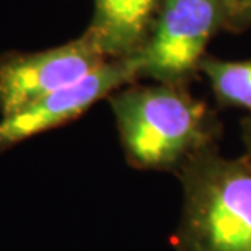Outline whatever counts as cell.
Here are the masks:
<instances>
[{
	"label": "cell",
	"mask_w": 251,
	"mask_h": 251,
	"mask_svg": "<svg viewBox=\"0 0 251 251\" xmlns=\"http://www.w3.org/2000/svg\"><path fill=\"white\" fill-rule=\"evenodd\" d=\"M129 162L167 170L205 145L204 104L170 83L123 87L109 97Z\"/></svg>",
	"instance_id": "cell-2"
},
{
	"label": "cell",
	"mask_w": 251,
	"mask_h": 251,
	"mask_svg": "<svg viewBox=\"0 0 251 251\" xmlns=\"http://www.w3.org/2000/svg\"><path fill=\"white\" fill-rule=\"evenodd\" d=\"M139 54L109 59L83 78L36 100L20 111L0 119V153L15 145L67 124L116 90L140 77Z\"/></svg>",
	"instance_id": "cell-5"
},
{
	"label": "cell",
	"mask_w": 251,
	"mask_h": 251,
	"mask_svg": "<svg viewBox=\"0 0 251 251\" xmlns=\"http://www.w3.org/2000/svg\"><path fill=\"white\" fill-rule=\"evenodd\" d=\"M199 67L220 101L251 111V61L204 59Z\"/></svg>",
	"instance_id": "cell-7"
},
{
	"label": "cell",
	"mask_w": 251,
	"mask_h": 251,
	"mask_svg": "<svg viewBox=\"0 0 251 251\" xmlns=\"http://www.w3.org/2000/svg\"><path fill=\"white\" fill-rule=\"evenodd\" d=\"M109 57L92 33L61 46L0 56V118L83 78Z\"/></svg>",
	"instance_id": "cell-3"
},
{
	"label": "cell",
	"mask_w": 251,
	"mask_h": 251,
	"mask_svg": "<svg viewBox=\"0 0 251 251\" xmlns=\"http://www.w3.org/2000/svg\"><path fill=\"white\" fill-rule=\"evenodd\" d=\"M243 142H245V150H247L245 160H247L248 165L251 167V121L245 123L243 126Z\"/></svg>",
	"instance_id": "cell-8"
},
{
	"label": "cell",
	"mask_w": 251,
	"mask_h": 251,
	"mask_svg": "<svg viewBox=\"0 0 251 251\" xmlns=\"http://www.w3.org/2000/svg\"><path fill=\"white\" fill-rule=\"evenodd\" d=\"M178 251H251V167L204 145L183 172Z\"/></svg>",
	"instance_id": "cell-1"
},
{
	"label": "cell",
	"mask_w": 251,
	"mask_h": 251,
	"mask_svg": "<svg viewBox=\"0 0 251 251\" xmlns=\"http://www.w3.org/2000/svg\"><path fill=\"white\" fill-rule=\"evenodd\" d=\"M228 0H165L145 39L140 75L170 83L201 64L210 36L220 26Z\"/></svg>",
	"instance_id": "cell-4"
},
{
	"label": "cell",
	"mask_w": 251,
	"mask_h": 251,
	"mask_svg": "<svg viewBox=\"0 0 251 251\" xmlns=\"http://www.w3.org/2000/svg\"><path fill=\"white\" fill-rule=\"evenodd\" d=\"M245 2H247V3L250 5V7H251V0H245Z\"/></svg>",
	"instance_id": "cell-9"
},
{
	"label": "cell",
	"mask_w": 251,
	"mask_h": 251,
	"mask_svg": "<svg viewBox=\"0 0 251 251\" xmlns=\"http://www.w3.org/2000/svg\"><path fill=\"white\" fill-rule=\"evenodd\" d=\"M95 15L88 31L109 59L137 54L160 0H93Z\"/></svg>",
	"instance_id": "cell-6"
}]
</instances>
